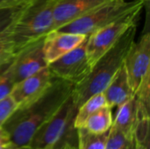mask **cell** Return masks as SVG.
<instances>
[{
	"mask_svg": "<svg viewBox=\"0 0 150 149\" xmlns=\"http://www.w3.org/2000/svg\"><path fill=\"white\" fill-rule=\"evenodd\" d=\"M18 105L11 95L0 100V127H3L7 119L17 110Z\"/></svg>",
	"mask_w": 150,
	"mask_h": 149,
	"instance_id": "7402d4cb",
	"label": "cell"
},
{
	"mask_svg": "<svg viewBox=\"0 0 150 149\" xmlns=\"http://www.w3.org/2000/svg\"><path fill=\"white\" fill-rule=\"evenodd\" d=\"M87 38L76 47L47 65L54 77L76 84L90 73L92 66L87 54Z\"/></svg>",
	"mask_w": 150,
	"mask_h": 149,
	"instance_id": "52a82bcc",
	"label": "cell"
},
{
	"mask_svg": "<svg viewBox=\"0 0 150 149\" xmlns=\"http://www.w3.org/2000/svg\"><path fill=\"white\" fill-rule=\"evenodd\" d=\"M11 142L9 134L3 128L0 127V149H4L7 144Z\"/></svg>",
	"mask_w": 150,
	"mask_h": 149,
	"instance_id": "cb8c5ba5",
	"label": "cell"
},
{
	"mask_svg": "<svg viewBox=\"0 0 150 149\" xmlns=\"http://www.w3.org/2000/svg\"><path fill=\"white\" fill-rule=\"evenodd\" d=\"M4 149H31V148L26 145V146H19V145H16L12 142H10L9 144L6 145V147Z\"/></svg>",
	"mask_w": 150,
	"mask_h": 149,
	"instance_id": "d4e9b609",
	"label": "cell"
},
{
	"mask_svg": "<svg viewBox=\"0 0 150 149\" xmlns=\"http://www.w3.org/2000/svg\"><path fill=\"white\" fill-rule=\"evenodd\" d=\"M62 149H78L77 148V145H74V144H66Z\"/></svg>",
	"mask_w": 150,
	"mask_h": 149,
	"instance_id": "4316f807",
	"label": "cell"
},
{
	"mask_svg": "<svg viewBox=\"0 0 150 149\" xmlns=\"http://www.w3.org/2000/svg\"><path fill=\"white\" fill-rule=\"evenodd\" d=\"M112 108L105 105L91 115L83 125V128L91 133L101 134L108 132L112 125Z\"/></svg>",
	"mask_w": 150,
	"mask_h": 149,
	"instance_id": "2e32d148",
	"label": "cell"
},
{
	"mask_svg": "<svg viewBox=\"0 0 150 149\" xmlns=\"http://www.w3.org/2000/svg\"><path fill=\"white\" fill-rule=\"evenodd\" d=\"M16 84L12 59L6 64L0 67V100L11 95Z\"/></svg>",
	"mask_w": 150,
	"mask_h": 149,
	"instance_id": "ffe728a7",
	"label": "cell"
},
{
	"mask_svg": "<svg viewBox=\"0 0 150 149\" xmlns=\"http://www.w3.org/2000/svg\"><path fill=\"white\" fill-rule=\"evenodd\" d=\"M103 93L107 105L112 109L120 106L134 97L124 62Z\"/></svg>",
	"mask_w": 150,
	"mask_h": 149,
	"instance_id": "5bb4252c",
	"label": "cell"
},
{
	"mask_svg": "<svg viewBox=\"0 0 150 149\" xmlns=\"http://www.w3.org/2000/svg\"><path fill=\"white\" fill-rule=\"evenodd\" d=\"M109 1L111 0H59L54 11L53 30H58Z\"/></svg>",
	"mask_w": 150,
	"mask_h": 149,
	"instance_id": "7c38bea8",
	"label": "cell"
},
{
	"mask_svg": "<svg viewBox=\"0 0 150 149\" xmlns=\"http://www.w3.org/2000/svg\"><path fill=\"white\" fill-rule=\"evenodd\" d=\"M54 77L48 67L17 83L11 93L18 108L26 105L40 97L53 83Z\"/></svg>",
	"mask_w": 150,
	"mask_h": 149,
	"instance_id": "9c48e42d",
	"label": "cell"
},
{
	"mask_svg": "<svg viewBox=\"0 0 150 149\" xmlns=\"http://www.w3.org/2000/svg\"><path fill=\"white\" fill-rule=\"evenodd\" d=\"M44 38L28 45L13 56L12 66L16 83L47 66L43 54Z\"/></svg>",
	"mask_w": 150,
	"mask_h": 149,
	"instance_id": "30bf717a",
	"label": "cell"
},
{
	"mask_svg": "<svg viewBox=\"0 0 150 149\" xmlns=\"http://www.w3.org/2000/svg\"><path fill=\"white\" fill-rule=\"evenodd\" d=\"M105 149H132V139L112 126L108 133Z\"/></svg>",
	"mask_w": 150,
	"mask_h": 149,
	"instance_id": "44dd1931",
	"label": "cell"
},
{
	"mask_svg": "<svg viewBox=\"0 0 150 149\" xmlns=\"http://www.w3.org/2000/svg\"><path fill=\"white\" fill-rule=\"evenodd\" d=\"M58 1L29 0L25 4L12 28L14 55L53 31L54 11Z\"/></svg>",
	"mask_w": 150,
	"mask_h": 149,
	"instance_id": "3957f363",
	"label": "cell"
},
{
	"mask_svg": "<svg viewBox=\"0 0 150 149\" xmlns=\"http://www.w3.org/2000/svg\"><path fill=\"white\" fill-rule=\"evenodd\" d=\"M74 86L71 82L54 77L40 97L26 105L17 108L3 126L11 142L19 146L28 145L36 130L71 96Z\"/></svg>",
	"mask_w": 150,
	"mask_h": 149,
	"instance_id": "6da1fadb",
	"label": "cell"
},
{
	"mask_svg": "<svg viewBox=\"0 0 150 149\" xmlns=\"http://www.w3.org/2000/svg\"><path fill=\"white\" fill-rule=\"evenodd\" d=\"M137 105V118H149L150 108V71L140 83L134 93Z\"/></svg>",
	"mask_w": 150,
	"mask_h": 149,
	"instance_id": "ac0fdd59",
	"label": "cell"
},
{
	"mask_svg": "<svg viewBox=\"0 0 150 149\" xmlns=\"http://www.w3.org/2000/svg\"><path fill=\"white\" fill-rule=\"evenodd\" d=\"M137 122V105L134 97L118 107L112 126L132 139Z\"/></svg>",
	"mask_w": 150,
	"mask_h": 149,
	"instance_id": "9a60e30c",
	"label": "cell"
},
{
	"mask_svg": "<svg viewBox=\"0 0 150 149\" xmlns=\"http://www.w3.org/2000/svg\"><path fill=\"white\" fill-rule=\"evenodd\" d=\"M105 105H107V104L103 92L98 93L89 97L76 110V113L74 119L75 127L76 129L83 127L85 121L91 115H92L98 110H99L100 108Z\"/></svg>",
	"mask_w": 150,
	"mask_h": 149,
	"instance_id": "e0dca14e",
	"label": "cell"
},
{
	"mask_svg": "<svg viewBox=\"0 0 150 149\" xmlns=\"http://www.w3.org/2000/svg\"><path fill=\"white\" fill-rule=\"evenodd\" d=\"M146 3L142 0H111L62 26L58 31L88 37L126 14L143 8Z\"/></svg>",
	"mask_w": 150,
	"mask_h": 149,
	"instance_id": "5b68a950",
	"label": "cell"
},
{
	"mask_svg": "<svg viewBox=\"0 0 150 149\" xmlns=\"http://www.w3.org/2000/svg\"><path fill=\"white\" fill-rule=\"evenodd\" d=\"M27 1L28 0H0V9L21 5Z\"/></svg>",
	"mask_w": 150,
	"mask_h": 149,
	"instance_id": "603a6c76",
	"label": "cell"
},
{
	"mask_svg": "<svg viewBox=\"0 0 150 149\" xmlns=\"http://www.w3.org/2000/svg\"><path fill=\"white\" fill-rule=\"evenodd\" d=\"M137 24L132 25L93 64L90 73L81 82L75 84L71 96L76 108L91 96L105 90L123 65L126 55L131 45L135 40Z\"/></svg>",
	"mask_w": 150,
	"mask_h": 149,
	"instance_id": "7a4b0ae2",
	"label": "cell"
},
{
	"mask_svg": "<svg viewBox=\"0 0 150 149\" xmlns=\"http://www.w3.org/2000/svg\"><path fill=\"white\" fill-rule=\"evenodd\" d=\"M124 65L128 76L131 87L135 93L144 76L150 71V33L145 32L139 40L131 45Z\"/></svg>",
	"mask_w": 150,
	"mask_h": 149,
	"instance_id": "ba28073f",
	"label": "cell"
},
{
	"mask_svg": "<svg viewBox=\"0 0 150 149\" xmlns=\"http://www.w3.org/2000/svg\"><path fill=\"white\" fill-rule=\"evenodd\" d=\"M132 149H146L143 146L138 144L134 138H132Z\"/></svg>",
	"mask_w": 150,
	"mask_h": 149,
	"instance_id": "484cf974",
	"label": "cell"
},
{
	"mask_svg": "<svg viewBox=\"0 0 150 149\" xmlns=\"http://www.w3.org/2000/svg\"><path fill=\"white\" fill-rule=\"evenodd\" d=\"M72 96L58 111L41 125L33 135L28 146L31 149H62L66 144L77 145V132L74 126L76 113Z\"/></svg>",
	"mask_w": 150,
	"mask_h": 149,
	"instance_id": "277c9868",
	"label": "cell"
},
{
	"mask_svg": "<svg viewBox=\"0 0 150 149\" xmlns=\"http://www.w3.org/2000/svg\"><path fill=\"white\" fill-rule=\"evenodd\" d=\"M77 148L78 149H105L108 136V132L101 134L91 133L83 127L76 129Z\"/></svg>",
	"mask_w": 150,
	"mask_h": 149,
	"instance_id": "d6986e66",
	"label": "cell"
},
{
	"mask_svg": "<svg viewBox=\"0 0 150 149\" xmlns=\"http://www.w3.org/2000/svg\"><path fill=\"white\" fill-rule=\"evenodd\" d=\"M142 1H145V2H149V0H142Z\"/></svg>",
	"mask_w": 150,
	"mask_h": 149,
	"instance_id": "83f0119b",
	"label": "cell"
},
{
	"mask_svg": "<svg viewBox=\"0 0 150 149\" xmlns=\"http://www.w3.org/2000/svg\"><path fill=\"white\" fill-rule=\"evenodd\" d=\"M143 8L134 10L87 38V54L91 66L134 25L138 24Z\"/></svg>",
	"mask_w": 150,
	"mask_h": 149,
	"instance_id": "8992f818",
	"label": "cell"
},
{
	"mask_svg": "<svg viewBox=\"0 0 150 149\" xmlns=\"http://www.w3.org/2000/svg\"><path fill=\"white\" fill-rule=\"evenodd\" d=\"M25 4L0 9V67L8 63L14 56L11 40L12 28Z\"/></svg>",
	"mask_w": 150,
	"mask_h": 149,
	"instance_id": "4fadbf2b",
	"label": "cell"
},
{
	"mask_svg": "<svg viewBox=\"0 0 150 149\" xmlns=\"http://www.w3.org/2000/svg\"><path fill=\"white\" fill-rule=\"evenodd\" d=\"M86 38L82 34L58 30L51 31L45 36L43 40V54L47 64H50L74 49Z\"/></svg>",
	"mask_w": 150,
	"mask_h": 149,
	"instance_id": "8fae6325",
	"label": "cell"
}]
</instances>
